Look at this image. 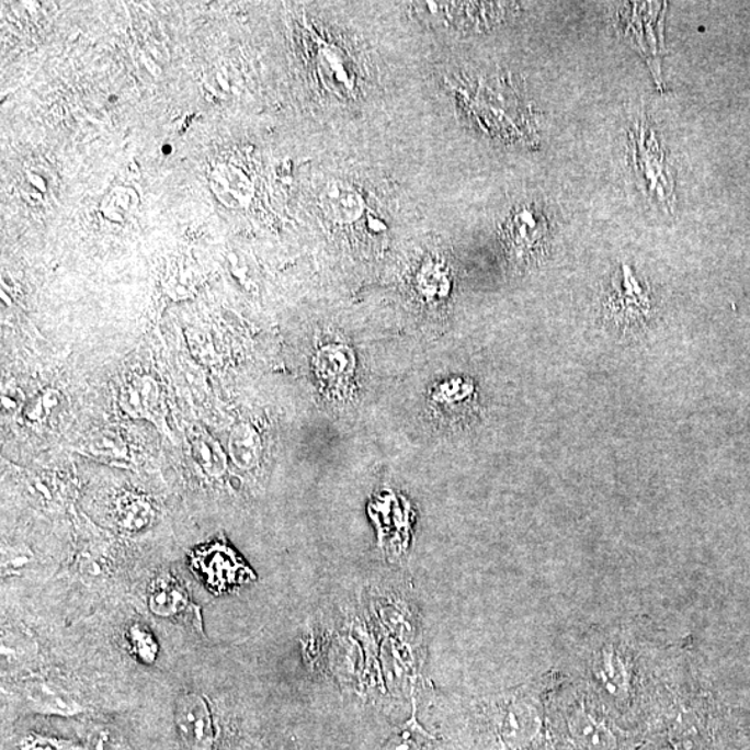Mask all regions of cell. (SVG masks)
Here are the masks:
<instances>
[{
  "mask_svg": "<svg viewBox=\"0 0 750 750\" xmlns=\"http://www.w3.org/2000/svg\"><path fill=\"white\" fill-rule=\"evenodd\" d=\"M30 700L42 712L59 713V715H72L77 712L75 702L67 700L61 692H56L54 688L36 685L30 690Z\"/></svg>",
  "mask_w": 750,
  "mask_h": 750,
  "instance_id": "obj_7",
  "label": "cell"
},
{
  "mask_svg": "<svg viewBox=\"0 0 750 750\" xmlns=\"http://www.w3.org/2000/svg\"><path fill=\"white\" fill-rule=\"evenodd\" d=\"M175 723L188 747L211 750L215 743V726L205 697L197 694L181 696L175 705Z\"/></svg>",
  "mask_w": 750,
  "mask_h": 750,
  "instance_id": "obj_2",
  "label": "cell"
},
{
  "mask_svg": "<svg viewBox=\"0 0 750 750\" xmlns=\"http://www.w3.org/2000/svg\"><path fill=\"white\" fill-rule=\"evenodd\" d=\"M545 232L544 217L530 208L520 211L508 224L509 242H512V247L519 249L520 253L534 249L535 245L544 238Z\"/></svg>",
  "mask_w": 750,
  "mask_h": 750,
  "instance_id": "obj_5",
  "label": "cell"
},
{
  "mask_svg": "<svg viewBox=\"0 0 750 750\" xmlns=\"http://www.w3.org/2000/svg\"><path fill=\"white\" fill-rule=\"evenodd\" d=\"M177 599H180V593L174 590V588L173 590H171L170 587L156 588L152 595L154 612L163 614V616L171 612H175L177 604H179Z\"/></svg>",
  "mask_w": 750,
  "mask_h": 750,
  "instance_id": "obj_11",
  "label": "cell"
},
{
  "mask_svg": "<svg viewBox=\"0 0 750 750\" xmlns=\"http://www.w3.org/2000/svg\"><path fill=\"white\" fill-rule=\"evenodd\" d=\"M123 521L129 529H140L149 520L148 504L140 500L128 499L122 510Z\"/></svg>",
  "mask_w": 750,
  "mask_h": 750,
  "instance_id": "obj_10",
  "label": "cell"
},
{
  "mask_svg": "<svg viewBox=\"0 0 750 750\" xmlns=\"http://www.w3.org/2000/svg\"><path fill=\"white\" fill-rule=\"evenodd\" d=\"M609 309L612 316L624 325H637L645 319L649 310L648 295L627 265H623V273L614 281Z\"/></svg>",
  "mask_w": 750,
  "mask_h": 750,
  "instance_id": "obj_3",
  "label": "cell"
},
{
  "mask_svg": "<svg viewBox=\"0 0 750 750\" xmlns=\"http://www.w3.org/2000/svg\"><path fill=\"white\" fill-rule=\"evenodd\" d=\"M633 166L646 195L666 208L674 202L673 175L667 170L663 150L659 148L654 129L646 123L637 125V133H632Z\"/></svg>",
  "mask_w": 750,
  "mask_h": 750,
  "instance_id": "obj_1",
  "label": "cell"
},
{
  "mask_svg": "<svg viewBox=\"0 0 750 750\" xmlns=\"http://www.w3.org/2000/svg\"><path fill=\"white\" fill-rule=\"evenodd\" d=\"M195 565L205 576L208 586L216 590H226L227 587L241 582L245 576L241 562L231 550L221 545L200 552Z\"/></svg>",
  "mask_w": 750,
  "mask_h": 750,
  "instance_id": "obj_4",
  "label": "cell"
},
{
  "mask_svg": "<svg viewBox=\"0 0 750 750\" xmlns=\"http://www.w3.org/2000/svg\"><path fill=\"white\" fill-rule=\"evenodd\" d=\"M194 453L203 470L211 474V476H220L224 468H226L220 450H218V446L213 445L212 441H207L206 438H201V440L194 442Z\"/></svg>",
  "mask_w": 750,
  "mask_h": 750,
  "instance_id": "obj_9",
  "label": "cell"
},
{
  "mask_svg": "<svg viewBox=\"0 0 750 750\" xmlns=\"http://www.w3.org/2000/svg\"><path fill=\"white\" fill-rule=\"evenodd\" d=\"M88 747L91 750H120L122 745H120L118 737L116 734L109 731V729H98L93 731L88 741Z\"/></svg>",
  "mask_w": 750,
  "mask_h": 750,
  "instance_id": "obj_12",
  "label": "cell"
},
{
  "mask_svg": "<svg viewBox=\"0 0 750 750\" xmlns=\"http://www.w3.org/2000/svg\"><path fill=\"white\" fill-rule=\"evenodd\" d=\"M125 410L132 416H148L149 410L158 405V387L149 378H139L129 384L123 395Z\"/></svg>",
  "mask_w": 750,
  "mask_h": 750,
  "instance_id": "obj_6",
  "label": "cell"
},
{
  "mask_svg": "<svg viewBox=\"0 0 750 750\" xmlns=\"http://www.w3.org/2000/svg\"><path fill=\"white\" fill-rule=\"evenodd\" d=\"M430 741L431 737L427 736L419 724L411 720L395 731L387 739L382 750H425L429 748Z\"/></svg>",
  "mask_w": 750,
  "mask_h": 750,
  "instance_id": "obj_8",
  "label": "cell"
}]
</instances>
